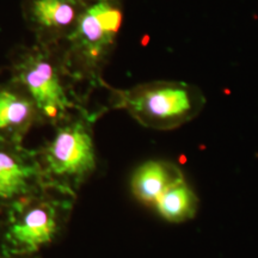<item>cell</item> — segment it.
Instances as JSON below:
<instances>
[{"mask_svg": "<svg viewBox=\"0 0 258 258\" xmlns=\"http://www.w3.org/2000/svg\"><path fill=\"white\" fill-rule=\"evenodd\" d=\"M154 208L166 221L179 224L195 217L199 209V199L184 179L161 194Z\"/></svg>", "mask_w": 258, "mask_h": 258, "instance_id": "10", "label": "cell"}, {"mask_svg": "<svg viewBox=\"0 0 258 258\" xmlns=\"http://www.w3.org/2000/svg\"><path fill=\"white\" fill-rule=\"evenodd\" d=\"M182 180L184 176L176 164L166 160H148L134 171L131 189L139 202L154 207L161 194Z\"/></svg>", "mask_w": 258, "mask_h": 258, "instance_id": "9", "label": "cell"}, {"mask_svg": "<svg viewBox=\"0 0 258 258\" xmlns=\"http://www.w3.org/2000/svg\"><path fill=\"white\" fill-rule=\"evenodd\" d=\"M77 196L44 185L0 214V257L36 256L66 230Z\"/></svg>", "mask_w": 258, "mask_h": 258, "instance_id": "1", "label": "cell"}, {"mask_svg": "<svg viewBox=\"0 0 258 258\" xmlns=\"http://www.w3.org/2000/svg\"><path fill=\"white\" fill-rule=\"evenodd\" d=\"M36 124H42L40 112L27 91L12 80L0 84V140L23 144Z\"/></svg>", "mask_w": 258, "mask_h": 258, "instance_id": "8", "label": "cell"}, {"mask_svg": "<svg viewBox=\"0 0 258 258\" xmlns=\"http://www.w3.org/2000/svg\"><path fill=\"white\" fill-rule=\"evenodd\" d=\"M10 73V80L22 86L31 97L42 123L54 127L74 112L86 109L64 70L59 47L35 43L19 48L11 57Z\"/></svg>", "mask_w": 258, "mask_h": 258, "instance_id": "2", "label": "cell"}, {"mask_svg": "<svg viewBox=\"0 0 258 258\" xmlns=\"http://www.w3.org/2000/svg\"><path fill=\"white\" fill-rule=\"evenodd\" d=\"M91 0H22V16L36 44L60 47L71 36Z\"/></svg>", "mask_w": 258, "mask_h": 258, "instance_id": "6", "label": "cell"}, {"mask_svg": "<svg viewBox=\"0 0 258 258\" xmlns=\"http://www.w3.org/2000/svg\"><path fill=\"white\" fill-rule=\"evenodd\" d=\"M43 186L36 151L0 140V214Z\"/></svg>", "mask_w": 258, "mask_h": 258, "instance_id": "7", "label": "cell"}, {"mask_svg": "<svg viewBox=\"0 0 258 258\" xmlns=\"http://www.w3.org/2000/svg\"><path fill=\"white\" fill-rule=\"evenodd\" d=\"M110 105L127 111L144 127L172 131L201 114L206 97L194 84L154 80L124 90H110Z\"/></svg>", "mask_w": 258, "mask_h": 258, "instance_id": "5", "label": "cell"}, {"mask_svg": "<svg viewBox=\"0 0 258 258\" xmlns=\"http://www.w3.org/2000/svg\"><path fill=\"white\" fill-rule=\"evenodd\" d=\"M0 258H41V254H36V256H15V257H0Z\"/></svg>", "mask_w": 258, "mask_h": 258, "instance_id": "11", "label": "cell"}, {"mask_svg": "<svg viewBox=\"0 0 258 258\" xmlns=\"http://www.w3.org/2000/svg\"><path fill=\"white\" fill-rule=\"evenodd\" d=\"M97 114L79 110L54 125V134L36 150L44 185L77 196L96 172L93 123Z\"/></svg>", "mask_w": 258, "mask_h": 258, "instance_id": "4", "label": "cell"}, {"mask_svg": "<svg viewBox=\"0 0 258 258\" xmlns=\"http://www.w3.org/2000/svg\"><path fill=\"white\" fill-rule=\"evenodd\" d=\"M123 21L122 0H91L71 36L59 47L74 88L103 85L102 74Z\"/></svg>", "mask_w": 258, "mask_h": 258, "instance_id": "3", "label": "cell"}]
</instances>
